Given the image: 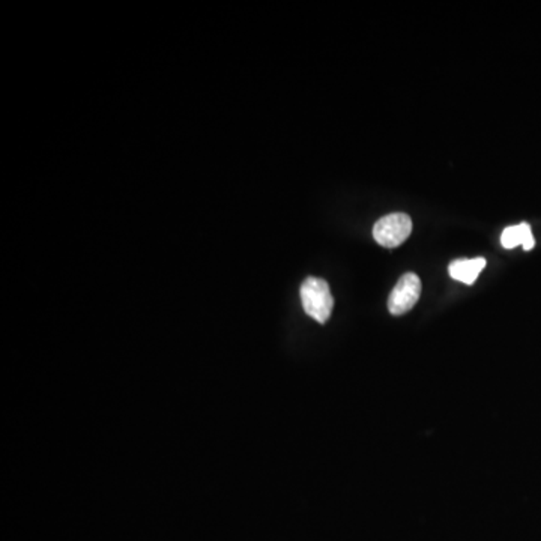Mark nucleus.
<instances>
[{
	"label": "nucleus",
	"instance_id": "nucleus-1",
	"mask_svg": "<svg viewBox=\"0 0 541 541\" xmlns=\"http://www.w3.org/2000/svg\"><path fill=\"white\" fill-rule=\"evenodd\" d=\"M304 312L319 324L328 321L333 313L334 298L328 283L322 278L308 277L301 286Z\"/></svg>",
	"mask_w": 541,
	"mask_h": 541
},
{
	"label": "nucleus",
	"instance_id": "nucleus-2",
	"mask_svg": "<svg viewBox=\"0 0 541 541\" xmlns=\"http://www.w3.org/2000/svg\"><path fill=\"white\" fill-rule=\"evenodd\" d=\"M412 232L411 216L407 214L395 213L382 216L373 227V238L379 245L396 248L402 245Z\"/></svg>",
	"mask_w": 541,
	"mask_h": 541
},
{
	"label": "nucleus",
	"instance_id": "nucleus-3",
	"mask_svg": "<svg viewBox=\"0 0 541 541\" xmlns=\"http://www.w3.org/2000/svg\"><path fill=\"white\" fill-rule=\"evenodd\" d=\"M421 295V280L416 274L407 273L400 277L388 298V310L391 315L400 316L411 312L418 303Z\"/></svg>",
	"mask_w": 541,
	"mask_h": 541
},
{
	"label": "nucleus",
	"instance_id": "nucleus-4",
	"mask_svg": "<svg viewBox=\"0 0 541 541\" xmlns=\"http://www.w3.org/2000/svg\"><path fill=\"white\" fill-rule=\"evenodd\" d=\"M485 257H476V259H457L451 262L448 266V273L451 278H455L457 282L465 283V285H474L476 278L480 276L481 271L485 269Z\"/></svg>",
	"mask_w": 541,
	"mask_h": 541
},
{
	"label": "nucleus",
	"instance_id": "nucleus-5",
	"mask_svg": "<svg viewBox=\"0 0 541 541\" xmlns=\"http://www.w3.org/2000/svg\"><path fill=\"white\" fill-rule=\"evenodd\" d=\"M501 244L506 250H511L517 245H524V250L526 252L533 250L536 241H534L533 232H531V225L528 223H520L519 225L506 227L501 235Z\"/></svg>",
	"mask_w": 541,
	"mask_h": 541
}]
</instances>
